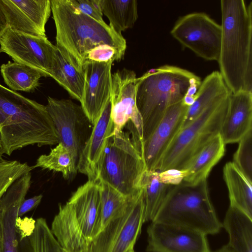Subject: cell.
Masks as SVG:
<instances>
[{"label": "cell", "mask_w": 252, "mask_h": 252, "mask_svg": "<svg viewBox=\"0 0 252 252\" xmlns=\"http://www.w3.org/2000/svg\"><path fill=\"white\" fill-rule=\"evenodd\" d=\"M220 72L231 94L252 93V2L221 0Z\"/></svg>", "instance_id": "6da1fadb"}, {"label": "cell", "mask_w": 252, "mask_h": 252, "mask_svg": "<svg viewBox=\"0 0 252 252\" xmlns=\"http://www.w3.org/2000/svg\"><path fill=\"white\" fill-rule=\"evenodd\" d=\"M0 143L8 156L30 145L58 144L46 106L0 84Z\"/></svg>", "instance_id": "7a4b0ae2"}, {"label": "cell", "mask_w": 252, "mask_h": 252, "mask_svg": "<svg viewBox=\"0 0 252 252\" xmlns=\"http://www.w3.org/2000/svg\"><path fill=\"white\" fill-rule=\"evenodd\" d=\"M56 30V46L78 70L83 71L87 54L107 44L125 55L126 41L105 22H100L80 12L71 0H51Z\"/></svg>", "instance_id": "3957f363"}, {"label": "cell", "mask_w": 252, "mask_h": 252, "mask_svg": "<svg viewBox=\"0 0 252 252\" xmlns=\"http://www.w3.org/2000/svg\"><path fill=\"white\" fill-rule=\"evenodd\" d=\"M102 229L99 180H88L60 205L50 228L65 252H88L92 241Z\"/></svg>", "instance_id": "277c9868"}, {"label": "cell", "mask_w": 252, "mask_h": 252, "mask_svg": "<svg viewBox=\"0 0 252 252\" xmlns=\"http://www.w3.org/2000/svg\"><path fill=\"white\" fill-rule=\"evenodd\" d=\"M195 76L186 69L164 65L137 78L136 105L143 122L141 141L153 132L170 106L183 100Z\"/></svg>", "instance_id": "5b68a950"}, {"label": "cell", "mask_w": 252, "mask_h": 252, "mask_svg": "<svg viewBox=\"0 0 252 252\" xmlns=\"http://www.w3.org/2000/svg\"><path fill=\"white\" fill-rule=\"evenodd\" d=\"M152 221L191 229L207 236L222 228L211 200L207 180L196 185L172 186Z\"/></svg>", "instance_id": "8992f818"}, {"label": "cell", "mask_w": 252, "mask_h": 252, "mask_svg": "<svg viewBox=\"0 0 252 252\" xmlns=\"http://www.w3.org/2000/svg\"><path fill=\"white\" fill-rule=\"evenodd\" d=\"M124 130L111 134L102 162L99 180L128 197L140 190V182L146 170L137 132Z\"/></svg>", "instance_id": "52a82bcc"}, {"label": "cell", "mask_w": 252, "mask_h": 252, "mask_svg": "<svg viewBox=\"0 0 252 252\" xmlns=\"http://www.w3.org/2000/svg\"><path fill=\"white\" fill-rule=\"evenodd\" d=\"M230 95L213 102L181 128L165 152L157 171L185 169L190 160L220 133Z\"/></svg>", "instance_id": "ba28073f"}, {"label": "cell", "mask_w": 252, "mask_h": 252, "mask_svg": "<svg viewBox=\"0 0 252 252\" xmlns=\"http://www.w3.org/2000/svg\"><path fill=\"white\" fill-rule=\"evenodd\" d=\"M144 222L142 191L128 197L126 208L91 242L88 252H127L133 249Z\"/></svg>", "instance_id": "9c48e42d"}, {"label": "cell", "mask_w": 252, "mask_h": 252, "mask_svg": "<svg viewBox=\"0 0 252 252\" xmlns=\"http://www.w3.org/2000/svg\"><path fill=\"white\" fill-rule=\"evenodd\" d=\"M30 188L26 181L18 179L0 199V233L3 252H33L30 236L35 220H24L18 216L19 207Z\"/></svg>", "instance_id": "30bf717a"}, {"label": "cell", "mask_w": 252, "mask_h": 252, "mask_svg": "<svg viewBox=\"0 0 252 252\" xmlns=\"http://www.w3.org/2000/svg\"><path fill=\"white\" fill-rule=\"evenodd\" d=\"M221 25L204 12L180 17L170 31L184 47L207 61H218L221 40Z\"/></svg>", "instance_id": "8fae6325"}, {"label": "cell", "mask_w": 252, "mask_h": 252, "mask_svg": "<svg viewBox=\"0 0 252 252\" xmlns=\"http://www.w3.org/2000/svg\"><path fill=\"white\" fill-rule=\"evenodd\" d=\"M46 106L56 129L59 143L69 150L77 163L93 125L81 106L71 100L48 96Z\"/></svg>", "instance_id": "7c38bea8"}, {"label": "cell", "mask_w": 252, "mask_h": 252, "mask_svg": "<svg viewBox=\"0 0 252 252\" xmlns=\"http://www.w3.org/2000/svg\"><path fill=\"white\" fill-rule=\"evenodd\" d=\"M57 47L46 36H35L7 27L0 37V53L10 56L14 62L37 69L49 77Z\"/></svg>", "instance_id": "4fadbf2b"}, {"label": "cell", "mask_w": 252, "mask_h": 252, "mask_svg": "<svg viewBox=\"0 0 252 252\" xmlns=\"http://www.w3.org/2000/svg\"><path fill=\"white\" fill-rule=\"evenodd\" d=\"M137 77L133 70L123 68L112 74L111 118L114 134L128 122L135 128L141 140L143 122L136 105Z\"/></svg>", "instance_id": "5bb4252c"}, {"label": "cell", "mask_w": 252, "mask_h": 252, "mask_svg": "<svg viewBox=\"0 0 252 252\" xmlns=\"http://www.w3.org/2000/svg\"><path fill=\"white\" fill-rule=\"evenodd\" d=\"M147 234L148 252H211L207 235L188 228L151 221Z\"/></svg>", "instance_id": "9a60e30c"}, {"label": "cell", "mask_w": 252, "mask_h": 252, "mask_svg": "<svg viewBox=\"0 0 252 252\" xmlns=\"http://www.w3.org/2000/svg\"><path fill=\"white\" fill-rule=\"evenodd\" d=\"M188 108L182 101L170 106L153 132L141 141L146 170L157 171L165 152L183 126Z\"/></svg>", "instance_id": "2e32d148"}, {"label": "cell", "mask_w": 252, "mask_h": 252, "mask_svg": "<svg viewBox=\"0 0 252 252\" xmlns=\"http://www.w3.org/2000/svg\"><path fill=\"white\" fill-rule=\"evenodd\" d=\"M113 63L91 62L83 66L85 83L81 106L93 125L111 99Z\"/></svg>", "instance_id": "e0dca14e"}, {"label": "cell", "mask_w": 252, "mask_h": 252, "mask_svg": "<svg viewBox=\"0 0 252 252\" xmlns=\"http://www.w3.org/2000/svg\"><path fill=\"white\" fill-rule=\"evenodd\" d=\"M8 27L35 36H46L45 25L51 12V0H0Z\"/></svg>", "instance_id": "ac0fdd59"}, {"label": "cell", "mask_w": 252, "mask_h": 252, "mask_svg": "<svg viewBox=\"0 0 252 252\" xmlns=\"http://www.w3.org/2000/svg\"><path fill=\"white\" fill-rule=\"evenodd\" d=\"M111 101L108 102L93 125L91 133L78 158L77 171L88 180H99L100 170L109 137L113 131Z\"/></svg>", "instance_id": "d6986e66"}, {"label": "cell", "mask_w": 252, "mask_h": 252, "mask_svg": "<svg viewBox=\"0 0 252 252\" xmlns=\"http://www.w3.org/2000/svg\"><path fill=\"white\" fill-rule=\"evenodd\" d=\"M252 130V93L231 94L220 134L225 144L238 142Z\"/></svg>", "instance_id": "ffe728a7"}, {"label": "cell", "mask_w": 252, "mask_h": 252, "mask_svg": "<svg viewBox=\"0 0 252 252\" xmlns=\"http://www.w3.org/2000/svg\"><path fill=\"white\" fill-rule=\"evenodd\" d=\"M225 146L220 133L211 140L186 167L188 174L182 183L194 186L207 180L212 168L223 157Z\"/></svg>", "instance_id": "44dd1931"}, {"label": "cell", "mask_w": 252, "mask_h": 252, "mask_svg": "<svg viewBox=\"0 0 252 252\" xmlns=\"http://www.w3.org/2000/svg\"><path fill=\"white\" fill-rule=\"evenodd\" d=\"M221 223L229 236L227 245L234 252H252V218L229 205Z\"/></svg>", "instance_id": "7402d4cb"}, {"label": "cell", "mask_w": 252, "mask_h": 252, "mask_svg": "<svg viewBox=\"0 0 252 252\" xmlns=\"http://www.w3.org/2000/svg\"><path fill=\"white\" fill-rule=\"evenodd\" d=\"M231 94L219 71H214L208 75L195 94L194 103L188 108L183 126L192 121L213 102L227 97Z\"/></svg>", "instance_id": "603a6c76"}, {"label": "cell", "mask_w": 252, "mask_h": 252, "mask_svg": "<svg viewBox=\"0 0 252 252\" xmlns=\"http://www.w3.org/2000/svg\"><path fill=\"white\" fill-rule=\"evenodd\" d=\"M223 177L228 191L229 205L252 218V183L232 161L224 165Z\"/></svg>", "instance_id": "cb8c5ba5"}, {"label": "cell", "mask_w": 252, "mask_h": 252, "mask_svg": "<svg viewBox=\"0 0 252 252\" xmlns=\"http://www.w3.org/2000/svg\"><path fill=\"white\" fill-rule=\"evenodd\" d=\"M49 77L53 78L72 98L81 102L85 83L84 71L76 68L58 48Z\"/></svg>", "instance_id": "d4e9b609"}, {"label": "cell", "mask_w": 252, "mask_h": 252, "mask_svg": "<svg viewBox=\"0 0 252 252\" xmlns=\"http://www.w3.org/2000/svg\"><path fill=\"white\" fill-rule=\"evenodd\" d=\"M172 186L159 181L158 171H144L140 182L144 201V222L154 220Z\"/></svg>", "instance_id": "484cf974"}, {"label": "cell", "mask_w": 252, "mask_h": 252, "mask_svg": "<svg viewBox=\"0 0 252 252\" xmlns=\"http://www.w3.org/2000/svg\"><path fill=\"white\" fill-rule=\"evenodd\" d=\"M99 4L109 26L119 34L132 28L138 18L136 0H99Z\"/></svg>", "instance_id": "4316f807"}, {"label": "cell", "mask_w": 252, "mask_h": 252, "mask_svg": "<svg viewBox=\"0 0 252 252\" xmlns=\"http://www.w3.org/2000/svg\"><path fill=\"white\" fill-rule=\"evenodd\" d=\"M0 73L5 83L10 90L31 92L39 85L45 75L39 70L17 62H8L0 66Z\"/></svg>", "instance_id": "83f0119b"}, {"label": "cell", "mask_w": 252, "mask_h": 252, "mask_svg": "<svg viewBox=\"0 0 252 252\" xmlns=\"http://www.w3.org/2000/svg\"><path fill=\"white\" fill-rule=\"evenodd\" d=\"M77 164L69 150L59 143L49 154L40 156L34 167L60 172L65 179H69L77 173Z\"/></svg>", "instance_id": "f1b7e54d"}, {"label": "cell", "mask_w": 252, "mask_h": 252, "mask_svg": "<svg viewBox=\"0 0 252 252\" xmlns=\"http://www.w3.org/2000/svg\"><path fill=\"white\" fill-rule=\"evenodd\" d=\"M99 181L102 229L110 220L124 211L127 204L128 197L109 184Z\"/></svg>", "instance_id": "f546056e"}, {"label": "cell", "mask_w": 252, "mask_h": 252, "mask_svg": "<svg viewBox=\"0 0 252 252\" xmlns=\"http://www.w3.org/2000/svg\"><path fill=\"white\" fill-rule=\"evenodd\" d=\"M33 252H64L45 219H37L30 236Z\"/></svg>", "instance_id": "4dcf8cb0"}, {"label": "cell", "mask_w": 252, "mask_h": 252, "mask_svg": "<svg viewBox=\"0 0 252 252\" xmlns=\"http://www.w3.org/2000/svg\"><path fill=\"white\" fill-rule=\"evenodd\" d=\"M34 168V165L15 160L0 162V199L14 182Z\"/></svg>", "instance_id": "1f68e13d"}, {"label": "cell", "mask_w": 252, "mask_h": 252, "mask_svg": "<svg viewBox=\"0 0 252 252\" xmlns=\"http://www.w3.org/2000/svg\"><path fill=\"white\" fill-rule=\"evenodd\" d=\"M232 161L252 183V130L239 142Z\"/></svg>", "instance_id": "d6a6232c"}, {"label": "cell", "mask_w": 252, "mask_h": 252, "mask_svg": "<svg viewBox=\"0 0 252 252\" xmlns=\"http://www.w3.org/2000/svg\"><path fill=\"white\" fill-rule=\"evenodd\" d=\"M124 56L115 48L107 44H102L95 47L87 54L85 64L91 62L120 61Z\"/></svg>", "instance_id": "836d02e7"}, {"label": "cell", "mask_w": 252, "mask_h": 252, "mask_svg": "<svg viewBox=\"0 0 252 252\" xmlns=\"http://www.w3.org/2000/svg\"><path fill=\"white\" fill-rule=\"evenodd\" d=\"M75 7L83 14L100 22H104L99 0H71Z\"/></svg>", "instance_id": "e575fe53"}, {"label": "cell", "mask_w": 252, "mask_h": 252, "mask_svg": "<svg viewBox=\"0 0 252 252\" xmlns=\"http://www.w3.org/2000/svg\"><path fill=\"white\" fill-rule=\"evenodd\" d=\"M188 174L187 169H169L158 172V179L164 184L177 186L182 183Z\"/></svg>", "instance_id": "d590c367"}, {"label": "cell", "mask_w": 252, "mask_h": 252, "mask_svg": "<svg viewBox=\"0 0 252 252\" xmlns=\"http://www.w3.org/2000/svg\"><path fill=\"white\" fill-rule=\"evenodd\" d=\"M43 195L39 194L27 199H24L21 203L18 212V216L21 218L27 212L37 206L40 203Z\"/></svg>", "instance_id": "8d00e7d4"}, {"label": "cell", "mask_w": 252, "mask_h": 252, "mask_svg": "<svg viewBox=\"0 0 252 252\" xmlns=\"http://www.w3.org/2000/svg\"><path fill=\"white\" fill-rule=\"evenodd\" d=\"M7 27L6 18L0 3V37Z\"/></svg>", "instance_id": "74e56055"}, {"label": "cell", "mask_w": 252, "mask_h": 252, "mask_svg": "<svg viewBox=\"0 0 252 252\" xmlns=\"http://www.w3.org/2000/svg\"><path fill=\"white\" fill-rule=\"evenodd\" d=\"M3 155L4 153L3 152L2 149L0 144V162H2L5 160V159L3 158Z\"/></svg>", "instance_id": "f35d334b"}, {"label": "cell", "mask_w": 252, "mask_h": 252, "mask_svg": "<svg viewBox=\"0 0 252 252\" xmlns=\"http://www.w3.org/2000/svg\"><path fill=\"white\" fill-rule=\"evenodd\" d=\"M0 252H3V245L2 238L0 233Z\"/></svg>", "instance_id": "ab89813d"}, {"label": "cell", "mask_w": 252, "mask_h": 252, "mask_svg": "<svg viewBox=\"0 0 252 252\" xmlns=\"http://www.w3.org/2000/svg\"><path fill=\"white\" fill-rule=\"evenodd\" d=\"M127 252H135L133 249H131L128 250Z\"/></svg>", "instance_id": "60d3db41"}, {"label": "cell", "mask_w": 252, "mask_h": 252, "mask_svg": "<svg viewBox=\"0 0 252 252\" xmlns=\"http://www.w3.org/2000/svg\"><path fill=\"white\" fill-rule=\"evenodd\" d=\"M63 252H64V251H63Z\"/></svg>", "instance_id": "b9f144b4"}]
</instances>
